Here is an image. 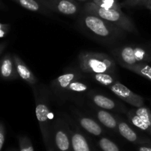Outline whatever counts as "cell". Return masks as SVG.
<instances>
[{
    "label": "cell",
    "mask_w": 151,
    "mask_h": 151,
    "mask_svg": "<svg viewBox=\"0 0 151 151\" xmlns=\"http://www.w3.org/2000/svg\"><path fill=\"white\" fill-rule=\"evenodd\" d=\"M79 23L86 32L105 42H114L125 36V31L91 13L84 12L80 17Z\"/></svg>",
    "instance_id": "obj_1"
},
{
    "label": "cell",
    "mask_w": 151,
    "mask_h": 151,
    "mask_svg": "<svg viewBox=\"0 0 151 151\" xmlns=\"http://www.w3.org/2000/svg\"><path fill=\"white\" fill-rule=\"evenodd\" d=\"M80 70L84 73L116 72V63L111 56L102 52H81L78 55Z\"/></svg>",
    "instance_id": "obj_2"
},
{
    "label": "cell",
    "mask_w": 151,
    "mask_h": 151,
    "mask_svg": "<svg viewBox=\"0 0 151 151\" xmlns=\"http://www.w3.org/2000/svg\"><path fill=\"white\" fill-rule=\"evenodd\" d=\"M34 92V91H33ZM36 116L39 125L41 137L47 151L53 150L52 148V127L50 119V109L48 98L42 92L35 90Z\"/></svg>",
    "instance_id": "obj_3"
},
{
    "label": "cell",
    "mask_w": 151,
    "mask_h": 151,
    "mask_svg": "<svg viewBox=\"0 0 151 151\" xmlns=\"http://www.w3.org/2000/svg\"><path fill=\"white\" fill-rule=\"evenodd\" d=\"M84 12L96 15L102 19L111 22L125 32H137V29L133 21L121 10L102 8L92 1L84 4Z\"/></svg>",
    "instance_id": "obj_4"
},
{
    "label": "cell",
    "mask_w": 151,
    "mask_h": 151,
    "mask_svg": "<svg viewBox=\"0 0 151 151\" xmlns=\"http://www.w3.org/2000/svg\"><path fill=\"white\" fill-rule=\"evenodd\" d=\"M112 54L123 68L142 62L151 61V51L142 46H123L113 50Z\"/></svg>",
    "instance_id": "obj_5"
},
{
    "label": "cell",
    "mask_w": 151,
    "mask_h": 151,
    "mask_svg": "<svg viewBox=\"0 0 151 151\" xmlns=\"http://www.w3.org/2000/svg\"><path fill=\"white\" fill-rule=\"evenodd\" d=\"M52 148L54 151H72L70 129L68 122L61 117L52 127Z\"/></svg>",
    "instance_id": "obj_6"
},
{
    "label": "cell",
    "mask_w": 151,
    "mask_h": 151,
    "mask_svg": "<svg viewBox=\"0 0 151 151\" xmlns=\"http://www.w3.org/2000/svg\"><path fill=\"white\" fill-rule=\"evenodd\" d=\"M110 90L120 100L135 108H139L144 106V99L142 96L132 91L122 83L117 81L113 85L108 87Z\"/></svg>",
    "instance_id": "obj_7"
},
{
    "label": "cell",
    "mask_w": 151,
    "mask_h": 151,
    "mask_svg": "<svg viewBox=\"0 0 151 151\" xmlns=\"http://www.w3.org/2000/svg\"><path fill=\"white\" fill-rule=\"evenodd\" d=\"M49 10L64 15H75L78 13V7L74 0H38Z\"/></svg>",
    "instance_id": "obj_8"
},
{
    "label": "cell",
    "mask_w": 151,
    "mask_h": 151,
    "mask_svg": "<svg viewBox=\"0 0 151 151\" xmlns=\"http://www.w3.org/2000/svg\"><path fill=\"white\" fill-rule=\"evenodd\" d=\"M90 101L97 108L106 111H121L125 114L127 110L124 105L117 100L108 97L99 93H90L88 94Z\"/></svg>",
    "instance_id": "obj_9"
},
{
    "label": "cell",
    "mask_w": 151,
    "mask_h": 151,
    "mask_svg": "<svg viewBox=\"0 0 151 151\" xmlns=\"http://www.w3.org/2000/svg\"><path fill=\"white\" fill-rule=\"evenodd\" d=\"M117 131L127 141L137 145H151V141L139 137L133 128L121 117L118 118Z\"/></svg>",
    "instance_id": "obj_10"
},
{
    "label": "cell",
    "mask_w": 151,
    "mask_h": 151,
    "mask_svg": "<svg viewBox=\"0 0 151 151\" xmlns=\"http://www.w3.org/2000/svg\"><path fill=\"white\" fill-rule=\"evenodd\" d=\"M0 77L6 81H13L18 78L13 55L7 53L0 61Z\"/></svg>",
    "instance_id": "obj_11"
},
{
    "label": "cell",
    "mask_w": 151,
    "mask_h": 151,
    "mask_svg": "<svg viewBox=\"0 0 151 151\" xmlns=\"http://www.w3.org/2000/svg\"><path fill=\"white\" fill-rule=\"evenodd\" d=\"M13 60H14L18 76L28 85L34 86L38 83V80L32 71L17 55H13Z\"/></svg>",
    "instance_id": "obj_12"
},
{
    "label": "cell",
    "mask_w": 151,
    "mask_h": 151,
    "mask_svg": "<svg viewBox=\"0 0 151 151\" xmlns=\"http://www.w3.org/2000/svg\"><path fill=\"white\" fill-rule=\"evenodd\" d=\"M81 76L76 71H70L62 74L51 82L52 88L59 92H65L68 86L74 81L81 79Z\"/></svg>",
    "instance_id": "obj_13"
},
{
    "label": "cell",
    "mask_w": 151,
    "mask_h": 151,
    "mask_svg": "<svg viewBox=\"0 0 151 151\" xmlns=\"http://www.w3.org/2000/svg\"><path fill=\"white\" fill-rule=\"evenodd\" d=\"M78 123L87 133L94 137H102L105 133L103 127L96 120L80 114L78 116Z\"/></svg>",
    "instance_id": "obj_14"
},
{
    "label": "cell",
    "mask_w": 151,
    "mask_h": 151,
    "mask_svg": "<svg viewBox=\"0 0 151 151\" xmlns=\"http://www.w3.org/2000/svg\"><path fill=\"white\" fill-rule=\"evenodd\" d=\"M70 140L72 151H94L85 136L78 130L70 129Z\"/></svg>",
    "instance_id": "obj_15"
},
{
    "label": "cell",
    "mask_w": 151,
    "mask_h": 151,
    "mask_svg": "<svg viewBox=\"0 0 151 151\" xmlns=\"http://www.w3.org/2000/svg\"><path fill=\"white\" fill-rule=\"evenodd\" d=\"M96 116L98 121L104 127L112 131H117L118 118L110 112L103 109H98L96 110Z\"/></svg>",
    "instance_id": "obj_16"
},
{
    "label": "cell",
    "mask_w": 151,
    "mask_h": 151,
    "mask_svg": "<svg viewBox=\"0 0 151 151\" xmlns=\"http://www.w3.org/2000/svg\"><path fill=\"white\" fill-rule=\"evenodd\" d=\"M13 1L30 11L41 13L45 16L50 14V10L43 6L38 0H13Z\"/></svg>",
    "instance_id": "obj_17"
},
{
    "label": "cell",
    "mask_w": 151,
    "mask_h": 151,
    "mask_svg": "<svg viewBox=\"0 0 151 151\" xmlns=\"http://www.w3.org/2000/svg\"><path fill=\"white\" fill-rule=\"evenodd\" d=\"M124 69L134 72L151 81V65H150L148 62H142L131 66H125Z\"/></svg>",
    "instance_id": "obj_18"
},
{
    "label": "cell",
    "mask_w": 151,
    "mask_h": 151,
    "mask_svg": "<svg viewBox=\"0 0 151 151\" xmlns=\"http://www.w3.org/2000/svg\"><path fill=\"white\" fill-rule=\"evenodd\" d=\"M126 116L127 117L128 120L130 121V123L134 127L137 128L138 129L144 131L151 136V129L137 114L134 112L133 109L131 110H127L125 113Z\"/></svg>",
    "instance_id": "obj_19"
},
{
    "label": "cell",
    "mask_w": 151,
    "mask_h": 151,
    "mask_svg": "<svg viewBox=\"0 0 151 151\" xmlns=\"http://www.w3.org/2000/svg\"><path fill=\"white\" fill-rule=\"evenodd\" d=\"M90 75L93 81L107 88L117 81L115 74L113 73H92Z\"/></svg>",
    "instance_id": "obj_20"
},
{
    "label": "cell",
    "mask_w": 151,
    "mask_h": 151,
    "mask_svg": "<svg viewBox=\"0 0 151 151\" xmlns=\"http://www.w3.org/2000/svg\"><path fill=\"white\" fill-rule=\"evenodd\" d=\"M90 89V86L87 83L81 81V79L74 81L66 88L65 92H70L73 94H84L87 93Z\"/></svg>",
    "instance_id": "obj_21"
},
{
    "label": "cell",
    "mask_w": 151,
    "mask_h": 151,
    "mask_svg": "<svg viewBox=\"0 0 151 151\" xmlns=\"http://www.w3.org/2000/svg\"><path fill=\"white\" fill-rule=\"evenodd\" d=\"M97 145L102 151H121L113 141L105 137H102L98 140Z\"/></svg>",
    "instance_id": "obj_22"
},
{
    "label": "cell",
    "mask_w": 151,
    "mask_h": 151,
    "mask_svg": "<svg viewBox=\"0 0 151 151\" xmlns=\"http://www.w3.org/2000/svg\"><path fill=\"white\" fill-rule=\"evenodd\" d=\"M135 113L151 129V110L149 108L143 106L133 109Z\"/></svg>",
    "instance_id": "obj_23"
},
{
    "label": "cell",
    "mask_w": 151,
    "mask_h": 151,
    "mask_svg": "<svg viewBox=\"0 0 151 151\" xmlns=\"http://www.w3.org/2000/svg\"><path fill=\"white\" fill-rule=\"evenodd\" d=\"M93 2L102 8L121 10L118 0H93Z\"/></svg>",
    "instance_id": "obj_24"
},
{
    "label": "cell",
    "mask_w": 151,
    "mask_h": 151,
    "mask_svg": "<svg viewBox=\"0 0 151 151\" xmlns=\"http://www.w3.org/2000/svg\"><path fill=\"white\" fill-rule=\"evenodd\" d=\"M19 151H34L32 142L27 136L19 137Z\"/></svg>",
    "instance_id": "obj_25"
},
{
    "label": "cell",
    "mask_w": 151,
    "mask_h": 151,
    "mask_svg": "<svg viewBox=\"0 0 151 151\" xmlns=\"http://www.w3.org/2000/svg\"><path fill=\"white\" fill-rule=\"evenodd\" d=\"M5 140V128L1 122H0V151L2 149Z\"/></svg>",
    "instance_id": "obj_26"
},
{
    "label": "cell",
    "mask_w": 151,
    "mask_h": 151,
    "mask_svg": "<svg viewBox=\"0 0 151 151\" xmlns=\"http://www.w3.org/2000/svg\"><path fill=\"white\" fill-rule=\"evenodd\" d=\"M9 29H10V26L8 24L0 23V38L5 36L8 32Z\"/></svg>",
    "instance_id": "obj_27"
},
{
    "label": "cell",
    "mask_w": 151,
    "mask_h": 151,
    "mask_svg": "<svg viewBox=\"0 0 151 151\" xmlns=\"http://www.w3.org/2000/svg\"><path fill=\"white\" fill-rule=\"evenodd\" d=\"M124 4L129 7H135L142 4V0H125Z\"/></svg>",
    "instance_id": "obj_28"
},
{
    "label": "cell",
    "mask_w": 151,
    "mask_h": 151,
    "mask_svg": "<svg viewBox=\"0 0 151 151\" xmlns=\"http://www.w3.org/2000/svg\"><path fill=\"white\" fill-rule=\"evenodd\" d=\"M137 151H151V145H138Z\"/></svg>",
    "instance_id": "obj_29"
},
{
    "label": "cell",
    "mask_w": 151,
    "mask_h": 151,
    "mask_svg": "<svg viewBox=\"0 0 151 151\" xmlns=\"http://www.w3.org/2000/svg\"><path fill=\"white\" fill-rule=\"evenodd\" d=\"M6 46H7V43L3 42V43H0V55L1 54L4 50L5 49Z\"/></svg>",
    "instance_id": "obj_30"
},
{
    "label": "cell",
    "mask_w": 151,
    "mask_h": 151,
    "mask_svg": "<svg viewBox=\"0 0 151 151\" xmlns=\"http://www.w3.org/2000/svg\"><path fill=\"white\" fill-rule=\"evenodd\" d=\"M144 6L150 10H151V0H148L146 4H144Z\"/></svg>",
    "instance_id": "obj_31"
},
{
    "label": "cell",
    "mask_w": 151,
    "mask_h": 151,
    "mask_svg": "<svg viewBox=\"0 0 151 151\" xmlns=\"http://www.w3.org/2000/svg\"><path fill=\"white\" fill-rule=\"evenodd\" d=\"M6 8V6L4 5V3L0 0V9H5Z\"/></svg>",
    "instance_id": "obj_32"
},
{
    "label": "cell",
    "mask_w": 151,
    "mask_h": 151,
    "mask_svg": "<svg viewBox=\"0 0 151 151\" xmlns=\"http://www.w3.org/2000/svg\"><path fill=\"white\" fill-rule=\"evenodd\" d=\"M148 0H142V5H144L145 4H146L147 3V1Z\"/></svg>",
    "instance_id": "obj_33"
},
{
    "label": "cell",
    "mask_w": 151,
    "mask_h": 151,
    "mask_svg": "<svg viewBox=\"0 0 151 151\" xmlns=\"http://www.w3.org/2000/svg\"><path fill=\"white\" fill-rule=\"evenodd\" d=\"M78 1H86V0H78Z\"/></svg>",
    "instance_id": "obj_34"
},
{
    "label": "cell",
    "mask_w": 151,
    "mask_h": 151,
    "mask_svg": "<svg viewBox=\"0 0 151 151\" xmlns=\"http://www.w3.org/2000/svg\"><path fill=\"white\" fill-rule=\"evenodd\" d=\"M49 151H54V150H49Z\"/></svg>",
    "instance_id": "obj_35"
},
{
    "label": "cell",
    "mask_w": 151,
    "mask_h": 151,
    "mask_svg": "<svg viewBox=\"0 0 151 151\" xmlns=\"http://www.w3.org/2000/svg\"><path fill=\"white\" fill-rule=\"evenodd\" d=\"M150 103H151V99H150Z\"/></svg>",
    "instance_id": "obj_36"
}]
</instances>
